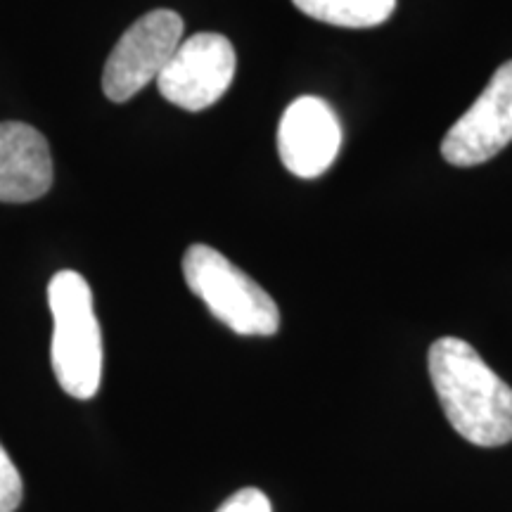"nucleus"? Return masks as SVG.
Instances as JSON below:
<instances>
[{
    "instance_id": "9b49d317",
    "label": "nucleus",
    "mask_w": 512,
    "mask_h": 512,
    "mask_svg": "<svg viewBox=\"0 0 512 512\" xmlns=\"http://www.w3.org/2000/svg\"><path fill=\"white\" fill-rule=\"evenodd\" d=\"M216 512H273V508L264 491L249 486V489L235 491Z\"/></svg>"
},
{
    "instance_id": "6e6552de",
    "label": "nucleus",
    "mask_w": 512,
    "mask_h": 512,
    "mask_svg": "<svg viewBox=\"0 0 512 512\" xmlns=\"http://www.w3.org/2000/svg\"><path fill=\"white\" fill-rule=\"evenodd\" d=\"M53 188V155L41 131L22 121L0 124V202L27 204Z\"/></svg>"
},
{
    "instance_id": "f03ea898",
    "label": "nucleus",
    "mask_w": 512,
    "mask_h": 512,
    "mask_svg": "<svg viewBox=\"0 0 512 512\" xmlns=\"http://www.w3.org/2000/svg\"><path fill=\"white\" fill-rule=\"evenodd\" d=\"M53 313L50 361L60 387L74 399H93L102 380V332L93 311V292L81 273L60 271L48 285Z\"/></svg>"
},
{
    "instance_id": "39448f33",
    "label": "nucleus",
    "mask_w": 512,
    "mask_h": 512,
    "mask_svg": "<svg viewBox=\"0 0 512 512\" xmlns=\"http://www.w3.org/2000/svg\"><path fill=\"white\" fill-rule=\"evenodd\" d=\"M235 48L226 36L202 31L185 38L162 69L157 88L164 100L188 112L219 102L233 83Z\"/></svg>"
},
{
    "instance_id": "0eeeda50",
    "label": "nucleus",
    "mask_w": 512,
    "mask_h": 512,
    "mask_svg": "<svg viewBox=\"0 0 512 512\" xmlns=\"http://www.w3.org/2000/svg\"><path fill=\"white\" fill-rule=\"evenodd\" d=\"M342 150V124L325 100L304 95L287 107L278 126V152L297 178H318Z\"/></svg>"
},
{
    "instance_id": "f257e3e1",
    "label": "nucleus",
    "mask_w": 512,
    "mask_h": 512,
    "mask_svg": "<svg viewBox=\"0 0 512 512\" xmlns=\"http://www.w3.org/2000/svg\"><path fill=\"white\" fill-rule=\"evenodd\" d=\"M434 392L448 422L475 446L494 448L512 441V387L505 384L472 344L441 337L427 356Z\"/></svg>"
},
{
    "instance_id": "9d476101",
    "label": "nucleus",
    "mask_w": 512,
    "mask_h": 512,
    "mask_svg": "<svg viewBox=\"0 0 512 512\" xmlns=\"http://www.w3.org/2000/svg\"><path fill=\"white\" fill-rule=\"evenodd\" d=\"M22 477L12 463L3 444H0V512H15L22 503Z\"/></svg>"
},
{
    "instance_id": "20e7f679",
    "label": "nucleus",
    "mask_w": 512,
    "mask_h": 512,
    "mask_svg": "<svg viewBox=\"0 0 512 512\" xmlns=\"http://www.w3.org/2000/svg\"><path fill=\"white\" fill-rule=\"evenodd\" d=\"M183 19L174 10H152L133 22L112 48L102 72V91L112 102H128L159 79L183 43Z\"/></svg>"
},
{
    "instance_id": "7ed1b4c3",
    "label": "nucleus",
    "mask_w": 512,
    "mask_h": 512,
    "mask_svg": "<svg viewBox=\"0 0 512 512\" xmlns=\"http://www.w3.org/2000/svg\"><path fill=\"white\" fill-rule=\"evenodd\" d=\"M185 283L211 316L245 337H271L280 328L278 304L264 287L209 245H192L183 256Z\"/></svg>"
},
{
    "instance_id": "423d86ee",
    "label": "nucleus",
    "mask_w": 512,
    "mask_h": 512,
    "mask_svg": "<svg viewBox=\"0 0 512 512\" xmlns=\"http://www.w3.org/2000/svg\"><path fill=\"white\" fill-rule=\"evenodd\" d=\"M512 143V60L501 64L484 93L448 128L441 157L453 166H477Z\"/></svg>"
},
{
    "instance_id": "1a4fd4ad",
    "label": "nucleus",
    "mask_w": 512,
    "mask_h": 512,
    "mask_svg": "<svg viewBox=\"0 0 512 512\" xmlns=\"http://www.w3.org/2000/svg\"><path fill=\"white\" fill-rule=\"evenodd\" d=\"M306 17L342 29H370L387 22L396 0H292Z\"/></svg>"
}]
</instances>
